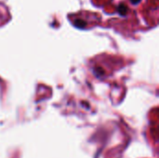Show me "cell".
Segmentation results:
<instances>
[{
  "mask_svg": "<svg viewBox=\"0 0 159 158\" xmlns=\"http://www.w3.org/2000/svg\"><path fill=\"white\" fill-rule=\"evenodd\" d=\"M131 1H132L133 3H137V2H139L140 0H131Z\"/></svg>",
  "mask_w": 159,
  "mask_h": 158,
  "instance_id": "6da1fadb",
  "label": "cell"
}]
</instances>
